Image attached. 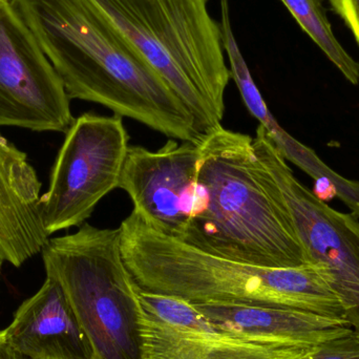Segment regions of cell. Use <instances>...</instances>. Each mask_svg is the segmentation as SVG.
I'll list each match as a JSON object with an SVG mask.
<instances>
[{"label":"cell","mask_w":359,"mask_h":359,"mask_svg":"<svg viewBox=\"0 0 359 359\" xmlns=\"http://www.w3.org/2000/svg\"><path fill=\"white\" fill-rule=\"evenodd\" d=\"M221 330L262 345L316 347L352 332L345 318L250 304H194Z\"/></svg>","instance_id":"13"},{"label":"cell","mask_w":359,"mask_h":359,"mask_svg":"<svg viewBox=\"0 0 359 359\" xmlns=\"http://www.w3.org/2000/svg\"><path fill=\"white\" fill-rule=\"evenodd\" d=\"M138 294L145 359H302L318 347L245 341L221 330L189 302L139 288Z\"/></svg>","instance_id":"9"},{"label":"cell","mask_w":359,"mask_h":359,"mask_svg":"<svg viewBox=\"0 0 359 359\" xmlns=\"http://www.w3.org/2000/svg\"><path fill=\"white\" fill-rule=\"evenodd\" d=\"M198 143L170 139L153 151L128 149L119 188L137 213L158 231L181 240L198 198Z\"/></svg>","instance_id":"10"},{"label":"cell","mask_w":359,"mask_h":359,"mask_svg":"<svg viewBox=\"0 0 359 359\" xmlns=\"http://www.w3.org/2000/svg\"><path fill=\"white\" fill-rule=\"evenodd\" d=\"M181 99L205 136L222 126L231 72L209 0H93Z\"/></svg>","instance_id":"4"},{"label":"cell","mask_w":359,"mask_h":359,"mask_svg":"<svg viewBox=\"0 0 359 359\" xmlns=\"http://www.w3.org/2000/svg\"><path fill=\"white\" fill-rule=\"evenodd\" d=\"M128 141L120 116L83 114L74 120L40 198L48 236L83 225L99 202L119 188Z\"/></svg>","instance_id":"6"},{"label":"cell","mask_w":359,"mask_h":359,"mask_svg":"<svg viewBox=\"0 0 359 359\" xmlns=\"http://www.w3.org/2000/svg\"><path fill=\"white\" fill-rule=\"evenodd\" d=\"M0 359H34L27 358V356L22 355V354L18 353V352L13 350L12 348L8 347L6 345V341H4L2 337L1 331H0ZM100 359L96 355V358Z\"/></svg>","instance_id":"17"},{"label":"cell","mask_w":359,"mask_h":359,"mask_svg":"<svg viewBox=\"0 0 359 359\" xmlns=\"http://www.w3.org/2000/svg\"><path fill=\"white\" fill-rule=\"evenodd\" d=\"M74 120L52 63L12 1L0 0V128L65 134Z\"/></svg>","instance_id":"8"},{"label":"cell","mask_w":359,"mask_h":359,"mask_svg":"<svg viewBox=\"0 0 359 359\" xmlns=\"http://www.w3.org/2000/svg\"><path fill=\"white\" fill-rule=\"evenodd\" d=\"M2 264H4V259L0 257V276H1Z\"/></svg>","instance_id":"18"},{"label":"cell","mask_w":359,"mask_h":359,"mask_svg":"<svg viewBox=\"0 0 359 359\" xmlns=\"http://www.w3.org/2000/svg\"><path fill=\"white\" fill-rule=\"evenodd\" d=\"M198 201L182 242L271 268L312 263L253 138L217 126L198 143Z\"/></svg>","instance_id":"2"},{"label":"cell","mask_w":359,"mask_h":359,"mask_svg":"<svg viewBox=\"0 0 359 359\" xmlns=\"http://www.w3.org/2000/svg\"><path fill=\"white\" fill-rule=\"evenodd\" d=\"M293 18L329 60L353 84L359 82V63L354 60L333 33L320 0H280Z\"/></svg>","instance_id":"14"},{"label":"cell","mask_w":359,"mask_h":359,"mask_svg":"<svg viewBox=\"0 0 359 359\" xmlns=\"http://www.w3.org/2000/svg\"><path fill=\"white\" fill-rule=\"evenodd\" d=\"M46 276L65 291L100 359H145L138 287L124 263L120 228L84 223L50 238L41 251Z\"/></svg>","instance_id":"5"},{"label":"cell","mask_w":359,"mask_h":359,"mask_svg":"<svg viewBox=\"0 0 359 359\" xmlns=\"http://www.w3.org/2000/svg\"><path fill=\"white\" fill-rule=\"evenodd\" d=\"M8 347L34 359H95L94 348L60 285L46 276L41 288L1 330Z\"/></svg>","instance_id":"11"},{"label":"cell","mask_w":359,"mask_h":359,"mask_svg":"<svg viewBox=\"0 0 359 359\" xmlns=\"http://www.w3.org/2000/svg\"><path fill=\"white\" fill-rule=\"evenodd\" d=\"M253 147L276 182L302 244L312 263L326 266L345 320L359 337V219L329 206L294 176L259 126Z\"/></svg>","instance_id":"7"},{"label":"cell","mask_w":359,"mask_h":359,"mask_svg":"<svg viewBox=\"0 0 359 359\" xmlns=\"http://www.w3.org/2000/svg\"><path fill=\"white\" fill-rule=\"evenodd\" d=\"M302 359H359V337L352 331L318 346L310 355Z\"/></svg>","instance_id":"15"},{"label":"cell","mask_w":359,"mask_h":359,"mask_svg":"<svg viewBox=\"0 0 359 359\" xmlns=\"http://www.w3.org/2000/svg\"><path fill=\"white\" fill-rule=\"evenodd\" d=\"M121 252L140 290L191 304L274 306L345 318L328 268H271L209 255L151 227L136 211L120 224Z\"/></svg>","instance_id":"3"},{"label":"cell","mask_w":359,"mask_h":359,"mask_svg":"<svg viewBox=\"0 0 359 359\" xmlns=\"http://www.w3.org/2000/svg\"><path fill=\"white\" fill-rule=\"evenodd\" d=\"M41 187L27 154L0 133V257L14 267L41 253L50 240L40 215Z\"/></svg>","instance_id":"12"},{"label":"cell","mask_w":359,"mask_h":359,"mask_svg":"<svg viewBox=\"0 0 359 359\" xmlns=\"http://www.w3.org/2000/svg\"><path fill=\"white\" fill-rule=\"evenodd\" d=\"M333 10L345 21L359 46V0H328Z\"/></svg>","instance_id":"16"},{"label":"cell","mask_w":359,"mask_h":359,"mask_svg":"<svg viewBox=\"0 0 359 359\" xmlns=\"http://www.w3.org/2000/svg\"><path fill=\"white\" fill-rule=\"evenodd\" d=\"M71 99L103 105L178 141L200 143L181 99L93 0H11Z\"/></svg>","instance_id":"1"}]
</instances>
